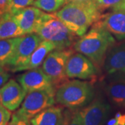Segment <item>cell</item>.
<instances>
[{
    "label": "cell",
    "instance_id": "obj_1",
    "mask_svg": "<svg viewBox=\"0 0 125 125\" xmlns=\"http://www.w3.org/2000/svg\"><path fill=\"white\" fill-rule=\"evenodd\" d=\"M102 11L95 0H92L66 4L55 15L74 36L81 37L101 19Z\"/></svg>",
    "mask_w": 125,
    "mask_h": 125
},
{
    "label": "cell",
    "instance_id": "obj_2",
    "mask_svg": "<svg viewBox=\"0 0 125 125\" xmlns=\"http://www.w3.org/2000/svg\"><path fill=\"white\" fill-rule=\"evenodd\" d=\"M115 42L114 37L98 21L76 41L74 48L77 52L87 56L94 64L100 66L107 52Z\"/></svg>",
    "mask_w": 125,
    "mask_h": 125
},
{
    "label": "cell",
    "instance_id": "obj_3",
    "mask_svg": "<svg viewBox=\"0 0 125 125\" xmlns=\"http://www.w3.org/2000/svg\"><path fill=\"white\" fill-rule=\"evenodd\" d=\"M35 33L43 40L54 43L56 49L70 48L74 40V35L55 13L42 14L36 25Z\"/></svg>",
    "mask_w": 125,
    "mask_h": 125
},
{
    "label": "cell",
    "instance_id": "obj_4",
    "mask_svg": "<svg viewBox=\"0 0 125 125\" xmlns=\"http://www.w3.org/2000/svg\"><path fill=\"white\" fill-rule=\"evenodd\" d=\"M94 97L93 85L88 81H68L58 88L55 94L56 102L70 109L76 110L91 102Z\"/></svg>",
    "mask_w": 125,
    "mask_h": 125
},
{
    "label": "cell",
    "instance_id": "obj_5",
    "mask_svg": "<svg viewBox=\"0 0 125 125\" xmlns=\"http://www.w3.org/2000/svg\"><path fill=\"white\" fill-rule=\"evenodd\" d=\"M74 53L71 48L56 49L47 55L42 63V68L49 76L55 90L69 81L65 67L67 60Z\"/></svg>",
    "mask_w": 125,
    "mask_h": 125
},
{
    "label": "cell",
    "instance_id": "obj_6",
    "mask_svg": "<svg viewBox=\"0 0 125 125\" xmlns=\"http://www.w3.org/2000/svg\"><path fill=\"white\" fill-rule=\"evenodd\" d=\"M55 90L54 87H52L28 93L16 113L30 121L39 113L54 106L56 102Z\"/></svg>",
    "mask_w": 125,
    "mask_h": 125
},
{
    "label": "cell",
    "instance_id": "obj_7",
    "mask_svg": "<svg viewBox=\"0 0 125 125\" xmlns=\"http://www.w3.org/2000/svg\"><path fill=\"white\" fill-rule=\"evenodd\" d=\"M76 111L82 125H103L108 115L110 106L103 99L97 98Z\"/></svg>",
    "mask_w": 125,
    "mask_h": 125
},
{
    "label": "cell",
    "instance_id": "obj_8",
    "mask_svg": "<svg viewBox=\"0 0 125 125\" xmlns=\"http://www.w3.org/2000/svg\"><path fill=\"white\" fill-rule=\"evenodd\" d=\"M65 72L69 79H89L95 76L97 70L87 56L78 52L67 60Z\"/></svg>",
    "mask_w": 125,
    "mask_h": 125
},
{
    "label": "cell",
    "instance_id": "obj_9",
    "mask_svg": "<svg viewBox=\"0 0 125 125\" xmlns=\"http://www.w3.org/2000/svg\"><path fill=\"white\" fill-rule=\"evenodd\" d=\"M42 40H43L36 33L21 36L13 56L7 66L9 70L13 72L15 69L24 65L30 58L31 55Z\"/></svg>",
    "mask_w": 125,
    "mask_h": 125
},
{
    "label": "cell",
    "instance_id": "obj_10",
    "mask_svg": "<svg viewBox=\"0 0 125 125\" xmlns=\"http://www.w3.org/2000/svg\"><path fill=\"white\" fill-rule=\"evenodd\" d=\"M27 94L20 83L10 79L0 88L1 105L10 111H14L22 104Z\"/></svg>",
    "mask_w": 125,
    "mask_h": 125
},
{
    "label": "cell",
    "instance_id": "obj_11",
    "mask_svg": "<svg viewBox=\"0 0 125 125\" xmlns=\"http://www.w3.org/2000/svg\"><path fill=\"white\" fill-rule=\"evenodd\" d=\"M17 79L27 93L34 90L54 87L49 76L45 74L42 68L40 67L28 70L19 75Z\"/></svg>",
    "mask_w": 125,
    "mask_h": 125
},
{
    "label": "cell",
    "instance_id": "obj_12",
    "mask_svg": "<svg viewBox=\"0 0 125 125\" xmlns=\"http://www.w3.org/2000/svg\"><path fill=\"white\" fill-rule=\"evenodd\" d=\"M99 21L117 40H125V10H113L102 15Z\"/></svg>",
    "mask_w": 125,
    "mask_h": 125
},
{
    "label": "cell",
    "instance_id": "obj_13",
    "mask_svg": "<svg viewBox=\"0 0 125 125\" xmlns=\"http://www.w3.org/2000/svg\"><path fill=\"white\" fill-rule=\"evenodd\" d=\"M106 93L110 102L117 107L125 108V74H108Z\"/></svg>",
    "mask_w": 125,
    "mask_h": 125
},
{
    "label": "cell",
    "instance_id": "obj_14",
    "mask_svg": "<svg viewBox=\"0 0 125 125\" xmlns=\"http://www.w3.org/2000/svg\"><path fill=\"white\" fill-rule=\"evenodd\" d=\"M104 68L108 74H125V42L109 49L104 61Z\"/></svg>",
    "mask_w": 125,
    "mask_h": 125
},
{
    "label": "cell",
    "instance_id": "obj_15",
    "mask_svg": "<svg viewBox=\"0 0 125 125\" xmlns=\"http://www.w3.org/2000/svg\"><path fill=\"white\" fill-rule=\"evenodd\" d=\"M43 13L40 9L34 6L27 7L13 15L19 27L26 35L35 33L36 25Z\"/></svg>",
    "mask_w": 125,
    "mask_h": 125
},
{
    "label": "cell",
    "instance_id": "obj_16",
    "mask_svg": "<svg viewBox=\"0 0 125 125\" xmlns=\"http://www.w3.org/2000/svg\"><path fill=\"white\" fill-rule=\"evenodd\" d=\"M54 49H56V47L52 42L47 40L41 41V42L31 54L27 62L22 66L15 69L13 72L29 70L38 67L40 65H42L47 55Z\"/></svg>",
    "mask_w": 125,
    "mask_h": 125
},
{
    "label": "cell",
    "instance_id": "obj_17",
    "mask_svg": "<svg viewBox=\"0 0 125 125\" xmlns=\"http://www.w3.org/2000/svg\"><path fill=\"white\" fill-rule=\"evenodd\" d=\"M30 122L32 125H62L63 112L61 108L52 106L39 113Z\"/></svg>",
    "mask_w": 125,
    "mask_h": 125
},
{
    "label": "cell",
    "instance_id": "obj_18",
    "mask_svg": "<svg viewBox=\"0 0 125 125\" xmlns=\"http://www.w3.org/2000/svg\"><path fill=\"white\" fill-rule=\"evenodd\" d=\"M24 35L12 14L6 13L0 15V40L21 37Z\"/></svg>",
    "mask_w": 125,
    "mask_h": 125
},
{
    "label": "cell",
    "instance_id": "obj_19",
    "mask_svg": "<svg viewBox=\"0 0 125 125\" xmlns=\"http://www.w3.org/2000/svg\"><path fill=\"white\" fill-rule=\"evenodd\" d=\"M21 37L0 40V66L7 67Z\"/></svg>",
    "mask_w": 125,
    "mask_h": 125
},
{
    "label": "cell",
    "instance_id": "obj_20",
    "mask_svg": "<svg viewBox=\"0 0 125 125\" xmlns=\"http://www.w3.org/2000/svg\"><path fill=\"white\" fill-rule=\"evenodd\" d=\"M64 4L65 0H35L33 6L48 13H54Z\"/></svg>",
    "mask_w": 125,
    "mask_h": 125
},
{
    "label": "cell",
    "instance_id": "obj_21",
    "mask_svg": "<svg viewBox=\"0 0 125 125\" xmlns=\"http://www.w3.org/2000/svg\"><path fill=\"white\" fill-rule=\"evenodd\" d=\"M34 1L35 0H11L8 13L14 15L18 11L29 7L31 5H33Z\"/></svg>",
    "mask_w": 125,
    "mask_h": 125
},
{
    "label": "cell",
    "instance_id": "obj_22",
    "mask_svg": "<svg viewBox=\"0 0 125 125\" xmlns=\"http://www.w3.org/2000/svg\"><path fill=\"white\" fill-rule=\"evenodd\" d=\"M76 110L70 109V111H66L63 113L62 125H82L80 120L77 116Z\"/></svg>",
    "mask_w": 125,
    "mask_h": 125
},
{
    "label": "cell",
    "instance_id": "obj_23",
    "mask_svg": "<svg viewBox=\"0 0 125 125\" xmlns=\"http://www.w3.org/2000/svg\"><path fill=\"white\" fill-rule=\"evenodd\" d=\"M124 0H95L99 8L102 10L112 8L113 9L121 4Z\"/></svg>",
    "mask_w": 125,
    "mask_h": 125
},
{
    "label": "cell",
    "instance_id": "obj_24",
    "mask_svg": "<svg viewBox=\"0 0 125 125\" xmlns=\"http://www.w3.org/2000/svg\"><path fill=\"white\" fill-rule=\"evenodd\" d=\"M11 113L2 105L0 106V125H7L10 120Z\"/></svg>",
    "mask_w": 125,
    "mask_h": 125
},
{
    "label": "cell",
    "instance_id": "obj_25",
    "mask_svg": "<svg viewBox=\"0 0 125 125\" xmlns=\"http://www.w3.org/2000/svg\"><path fill=\"white\" fill-rule=\"evenodd\" d=\"M7 125H32L31 122L22 117L19 116L15 113L11 117V120L9 121Z\"/></svg>",
    "mask_w": 125,
    "mask_h": 125
},
{
    "label": "cell",
    "instance_id": "obj_26",
    "mask_svg": "<svg viewBox=\"0 0 125 125\" xmlns=\"http://www.w3.org/2000/svg\"><path fill=\"white\" fill-rule=\"evenodd\" d=\"M106 125H125V113H117L114 117L108 121Z\"/></svg>",
    "mask_w": 125,
    "mask_h": 125
},
{
    "label": "cell",
    "instance_id": "obj_27",
    "mask_svg": "<svg viewBox=\"0 0 125 125\" xmlns=\"http://www.w3.org/2000/svg\"><path fill=\"white\" fill-rule=\"evenodd\" d=\"M10 74L5 70L4 67L0 66V88L8 81Z\"/></svg>",
    "mask_w": 125,
    "mask_h": 125
},
{
    "label": "cell",
    "instance_id": "obj_28",
    "mask_svg": "<svg viewBox=\"0 0 125 125\" xmlns=\"http://www.w3.org/2000/svg\"><path fill=\"white\" fill-rule=\"evenodd\" d=\"M9 0H0V15L9 12Z\"/></svg>",
    "mask_w": 125,
    "mask_h": 125
},
{
    "label": "cell",
    "instance_id": "obj_29",
    "mask_svg": "<svg viewBox=\"0 0 125 125\" xmlns=\"http://www.w3.org/2000/svg\"><path fill=\"white\" fill-rule=\"evenodd\" d=\"M113 10H125V0H124L118 6H117L115 8H114Z\"/></svg>",
    "mask_w": 125,
    "mask_h": 125
},
{
    "label": "cell",
    "instance_id": "obj_30",
    "mask_svg": "<svg viewBox=\"0 0 125 125\" xmlns=\"http://www.w3.org/2000/svg\"><path fill=\"white\" fill-rule=\"evenodd\" d=\"M92 0H65V4L68 3H73V2H82V1H88Z\"/></svg>",
    "mask_w": 125,
    "mask_h": 125
},
{
    "label": "cell",
    "instance_id": "obj_31",
    "mask_svg": "<svg viewBox=\"0 0 125 125\" xmlns=\"http://www.w3.org/2000/svg\"><path fill=\"white\" fill-rule=\"evenodd\" d=\"M0 106H1V97H0Z\"/></svg>",
    "mask_w": 125,
    "mask_h": 125
},
{
    "label": "cell",
    "instance_id": "obj_32",
    "mask_svg": "<svg viewBox=\"0 0 125 125\" xmlns=\"http://www.w3.org/2000/svg\"><path fill=\"white\" fill-rule=\"evenodd\" d=\"M10 1H11V0H9V1H10Z\"/></svg>",
    "mask_w": 125,
    "mask_h": 125
}]
</instances>
